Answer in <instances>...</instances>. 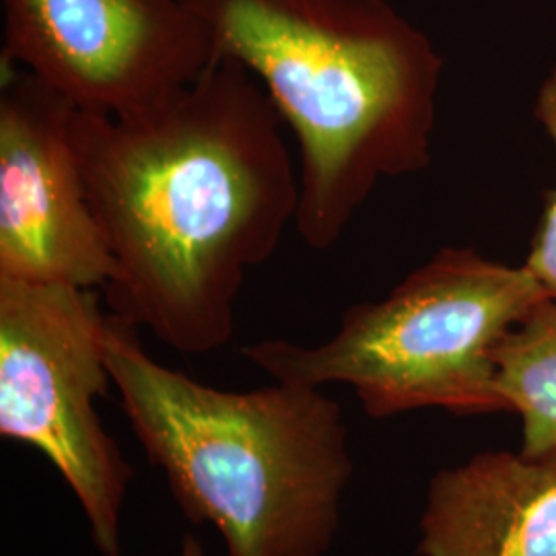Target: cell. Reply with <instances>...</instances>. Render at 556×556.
<instances>
[{"label": "cell", "instance_id": "cell-11", "mask_svg": "<svg viewBox=\"0 0 556 556\" xmlns=\"http://www.w3.org/2000/svg\"><path fill=\"white\" fill-rule=\"evenodd\" d=\"M176 556H206L204 555V548H202V542L194 534H186L181 538V544H179L178 553Z\"/></svg>", "mask_w": 556, "mask_h": 556}, {"label": "cell", "instance_id": "cell-2", "mask_svg": "<svg viewBox=\"0 0 556 556\" xmlns=\"http://www.w3.org/2000/svg\"><path fill=\"white\" fill-rule=\"evenodd\" d=\"M299 151V238L328 250L383 178L431 161L443 60L388 0H184Z\"/></svg>", "mask_w": 556, "mask_h": 556}, {"label": "cell", "instance_id": "cell-3", "mask_svg": "<svg viewBox=\"0 0 556 556\" xmlns=\"http://www.w3.org/2000/svg\"><path fill=\"white\" fill-rule=\"evenodd\" d=\"M105 361L122 413L181 514L227 556H326L355 472L344 410L324 388L220 390L172 369L108 314Z\"/></svg>", "mask_w": 556, "mask_h": 556}, {"label": "cell", "instance_id": "cell-9", "mask_svg": "<svg viewBox=\"0 0 556 556\" xmlns=\"http://www.w3.org/2000/svg\"><path fill=\"white\" fill-rule=\"evenodd\" d=\"M497 394L521 418V454L556 452V299L540 301L503 340Z\"/></svg>", "mask_w": 556, "mask_h": 556}, {"label": "cell", "instance_id": "cell-8", "mask_svg": "<svg viewBox=\"0 0 556 556\" xmlns=\"http://www.w3.org/2000/svg\"><path fill=\"white\" fill-rule=\"evenodd\" d=\"M420 556H556V452H484L438 472Z\"/></svg>", "mask_w": 556, "mask_h": 556}, {"label": "cell", "instance_id": "cell-4", "mask_svg": "<svg viewBox=\"0 0 556 556\" xmlns=\"http://www.w3.org/2000/svg\"><path fill=\"white\" fill-rule=\"evenodd\" d=\"M548 298L526 266L443 248L381 301L349 307L319 344L268 338L243 357L278 381L353 388L374 418L443 408L505 410L497 353L505 337Z\"/></svg>", "mask_w": 556, "mask_h": 556}, {"label": "cell", "instance_id": "cell-7", "mask_svg": "<svg viewBox=\"0 0 556 556\" xmlns=\"http://www.w3.org/2000/svg\"><path fill=\"white\" fill-rule=\"evenodd\" d=\"M0 71V278L105 287L114 264L73 142L77 108L11 62Z\"/></svg>", "mask_w": 556, "mask_h": 556}, {"label": "cell", "instance_id": "cell-5", "mask_svg": "<svg viewBox=\"0 0 556 556\" xmlns=\"http://www.w3.org/2000/svg\"><path fill=\"white\" fill-rule=\"evenodd\" d=\"M108 314L93 289L0 278V435L38 450L66 480L101 556H122L135 470L103 427L114 386Z\"/></svg>", "mask_w": 556, "mask_h": 556}, {"label": "cell", "instance_id": "cell-1", "mask_svg": "<svg viewBox=\"0 0 556 556\" xmlns=\"http://www.w3.org/2000/svg\"><path fill=\"white\" fill-rule=\"evenodd\" d=\"M282 119L238 60L130 116L77 112L73 142L112 256L110 314L186 357L229 344L245 275L299 213Z\"/></svg>", "mask_w": 556, "mask_h": 556}, {"label": "cell", "instance_id": "cell-6", "mask_svg": "<svg viewBox=\"0 0 556 556\" xmlns=\"http://www.w3.org/2000/svg\"><path fill=\"white\" fill-rule=\"evenodd\" d=\"M2 54L93 116H130L213 64L184 0H2Z\"/></svg>", "mask_w": 556, "mask_h": 556}, {"label": "cell", "instance_id": "cell-10", "mask_svg": "<svg viewBox=\"0 0 556 556\" xmlns=\"http://www.w3.org/2000/svg\"><path fill=\"white\" fill-rule=\"evenodd\" d=\"M536 118L556 147V68L540 85L536 98ZM540 289L556 299V188L548 194L530 254L523 264Z\"/></svg>", "mask_w": 556, "mask_h": 556}]
</instances>
